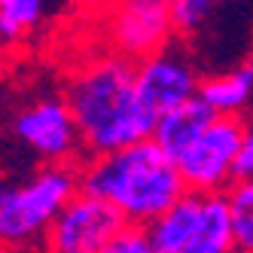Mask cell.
I'll return each instance as SVG.
<instances>
[{"mask_svg":"<svg viewBox=\"0 0 253 253\" xmlns=\"http://www.w3.org/2000/svg\"><path fill=\"white\" fill-rule=\"evenodd\" d=\"M61 92L80 125L85 159L122 153L156 131L159 119L137 95V64L107 46L67 70Z\"/></svg>","mask_w":253,"mask_h":253,"instance_id":"1","label":"cell"},{"mask_svg":"<svg viewBox=\"0 0 253 253\" xmlns=\"http://www.w3.org/2000/svg\"><path fill=\"white\" fill-rule=\"evenodd\" d=\"M80 189L119 211L131 229H147L186 195L177 162L153 137L113 156L85 159L80 165Z\"/></svg>","mask_w":253,"mask_h":253,"instance_id":"2","label":"cell"},{"mask_svg":"<svg viewBox=\"0 0 253 253\" xmlns=\"http://www.w3.org/2000/svg\"><path fill=\"white\" fill-rule=\"evenodd\" d=\"M80 195V165L34 168L25 180L9 183L0 202V247L22 253L43 247L58 213Z\"/></svg>","mask_w":253,"mask_h":253,"instance_id":"3","label":"cell"},{"mask_svg":"<svg viewBox=\"0 0 253 253\" xmlns=\"http://www.w3.org/2000/svg\"><path fill=\"white\" fill-rule=\"evenodd\" d=\"M6 134L37 162V168L85 162L83 134L64 92H40L15 104L6 119Z\"/></svg>","mask_w":253,"mask_h":253,"instance_id":"4","label":"cell"},{"mask_svg":"<svg viewBox=\"0 0 253 253\" xmlns=\"http://www.w3.org/2000/svg\"><path fill=\"white\" fill-rule=\"evenodd\" d=\"M244 147V119L216 116L205 134L177 159V171L195 195H223L238 180V156Z\"/></svg>","mask_w":253,"mask_h":253,"instance_id":"5","label":"cell"},{"mask_svg":"<svg viewBox=\"0 0 253 253\" xmlns=\"http://www.w3.org/2000/svg\"><path fill=\"white\" fill-rule=\"evenodd\" d=\"M104 40L107 49L119 52L128 61L153 58L168 49L174 37L171 3L165 0H110L104 15Z\"/></svg>","mask_w":253,"mask_h":253,"instance_id":"6","label":"cell"},{"mask_svg":"<svg viewBox=\"0 0 253 253\" xmlns=\"http://www.w3.org/2000/svg\"><path fill=\"white\" fill-rule=\"evenodd\" d=\"M131 226L122 220L119 211L80 189V195L52 223L43 253H104Z\"/></svg>","mask_w":253,"mask_h":253,"instance_id":"7","label":"cell"},{"mask_svg":"<svg viewBox=\"0 0 253 253\" xmlns=\"http://www.w3.org/2000/svg\"><path fill=\"white\" fill-rule=\"evenodd\" d=\"M202 83L205 77L198 74L195 61L177 43L156 52L153 58L137 61V95H140V104L156 119L195 101L202 95Z\"/></svg>","mask_w":253,"mask_h":253,"instance_id":"8","label":"cell"},{"mask_svg":"<svg viewBox=\"0 0 253 253\" xmlns=\"http://www.w3.org/2000/svg\"><path fill=\"white\" fill-rule=\"evenodd\" d=\"M202 208L205 195L186 192L171 211L153 220L143 229L153 253H192L198 244V229H202Z\"/></svg>","mask_w":253,"mask_h":253,"instance_id":"9","label":"cell"},{"mask_svg":"<svg viewBox=\"0 0 253 253\" xmlns=\"http://www.w3.org/2000/svg\"><path fill=\"white\" fill-rule=\"evenodd\" d=\"M198 98L213 110V116L247 119L253 113V58L205 77Z\"/></svg>","mask_w":253,"mask_h":253,"instance_id":"10","label":"cell"},{"mask_svg":"<svg viewBox=\"0 0 253 253\" xmlns=\"http://www.w3.org/2000/svg\"><path fill=\"white\" fill-rule=\"evenodd\" d=\"M213 110L202 101L195 98L189 104H183L180 110H171L165 113L159 122H156V131H153V140L162 147V153H168L174 162L183 156L192 143L205 134V128L213 122Z\"/></svg>","mask_w":253,"mask_h":253,"instance_id":"11","label":"cell"},{"mask_svg":"<svg viewBox=\"0 0 253 253\" xmlns=\"http://www.w3.org/2000/svg\"><path fill=\"white\" fill-rule=\"evenodd\" d=\"M52 15V0H0V49L31 40Z\"/></svg>","mask_w":253,"mask_h":253,"instance_id":"12","label":"cell"},{"mask_svg":"<svg viewBox=\"0 0 253 253\" xmlns=\"http://www.w3.org/2000/svg\"><path fill=\"white\" fill-rule=\"evenodd\" d=\"M235 229V253H253V180H235L226 192Z\"/></svg>","mask_w":253,"mask_h":253,"instance_id":"13","label":"cell"},{"mask_svg":"<svg viewBox=\"0 0 253 253\" xmlns=\"http://www.w3.org/2000/svg\"><path fill=\"white\" fill-rule=\"evenodd\" d=\"M223 0H174L171 3V22H174V37L186 40L202 34L211 19L220 12Z\"/></svg>","mask_w":253,"mask_h":253,"instance_id":"14","label":"cell"},{"mask_svg":"<svg viewBox=\"0 0 253 253\" xmlns=\"http://www.w3.org/2000/svg\"><path fill=\"white\" fill-rule=\"evenodd\" d=\"M104 253H153V247L147 241V235H143V229H128L125 235H119Z\"/></svg>","mask_w":253,"mask_h":253,"instance_id":"15","label":"cell"},{"mask_svg":"<svg viewBox=\"0 0 253 253\" xmlns=\"http://www.w3.org/2000/svg\"><path fill=\"white\" fill-rule=\"evenodd\" d=\"M238 180H253V113L244 119V147L238 156Z\"/></svg>","mask_w":253,"mask_h":253,"instance_id":"16","label":"cell"},{"mask_svg":"<svg viewBox=\"0 0 253 253\" xmlns=\"http://www.w3.org/2000/svg\"><path fill=\"white\" fill-rule=\"evenodd\" d=\"M6 189H9V183H6L3 177H0V202H3V195H6Z\"/></svg>","mask_w":253,"mask_h":253,"instance_id":"17","label":"cell"},{"mask_svg":"<svg viewBox=\"0 0 253 253\" xmlns=\"http://www.w3.org/2000/svg\"><path fill=\"white\" fill-rule=\"evenodd\" d=\"M0 116H3V92H0Z\"/></svg>","mask_w":253,"mask_h":253,"instance_id":"18","label":"cell"},{"mask_svg":"<svg viewBox=\"0 0 253 253\" xmlns=\"http://www.w3.org/2000/svg\"><path fill=\"white\" fill-rule=\"evenodd\" d=\"M165 3H174V0H165Z\"/></svg>","mask_w":253,"mask_h":253,"instance_id":"19","label":"cell"}]
</instances>
